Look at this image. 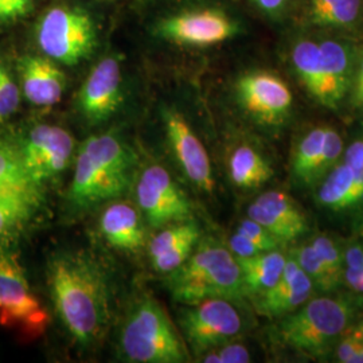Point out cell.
Segmentation results:
<instances>
[{
    "mask_svg": "<svg viewBox=\"0 0 363 363\" xmlns=\"http://www.w3.org/2000/svg\"><path fill=\"white\" fill-rule=\"evenodd\" d=\"M49 288L54 308L79 346L91 347L109 325V289L104 273L81 253H61L50 261Z\"/></svg>",
    "mask_w": 363,
    "mask_h": 363,
    "instance_id": "cell-1",
    "label": "cell"
},
{
    "mask_svg": "<svg viewBox=\"0 0 363 363\" xmlns=\"http://www.w3.org/2000/svg\"><path fill=\"white\" fill-rule=\"evenodd\" d=\"M136 155L113 133L88 138L78 151L69 201L88 210L124 194L135 175Z\"/></svg>",
    "mask_w": 363,
    "mask_h": 363,
    "instance_id": "cell-2",
    "label": "cell"
},
{
    "mask_svg": "<svg viewBox=\"0 0 363 363\" xmlns=\"http://www.w3.org/2000/svg\"><path fill=\"white\" fill-rule=\"evenodd\" d=\"M174 300L193 306L208 298L232 301L247 296L238 261L229 247L206 242L193 250L179 268L169 273Z\"/></svg>",
    "mask_w": 363,
    "mask_h": 363,
    "instance_id": "cell-3",
    "label": "cell"
},
{
    "mask_svg": "<svg viewBox=\"0 0 363 363\" xmlns=\"http://www.w3.org/2000/svg\"><path fill=\"white\" fill-rule=\"evenodd\" d=\"M357 313L355 300L319 296L283 316L277 325L279 342L301 355L323 359L337 346Z\"/></svg>",
    "mask_w": 363,
    "mask_h": 363,
    "instance_id": "cell-4",
    "label": "cell"
},
{
    "mask_svg": "<svg viewBox=\"0 0 363 363\" xmlns=\"http://www.w3.org/2000/svg\"><path fill=\"white\" fill-rule=\"evenodd\" d=\"M120 350L136 363H181L189 358L184 343L167 312L152 298H144L123 327Z\"/></svg>",
    "mask_w": 363,
    "mask_h": 363,
    "instance_id": "cell-5",
    "label": "cell"
},
{
    "mask_svg": "<svg viewBox=\"0 0 363 363\" xmlns=\"http://www.w3.org/2000/svg\"><path fill=\"white\" fill-rule=\"evenodd\" d=\"M37 38L46 57L67 66L86 60L97 46L93 19L88 13L69 7H54L45 13L39 22Z\"/></svg>",
    "mask_w": 363,
    "mask_h": 363,
    "instance_id": "cell-6",
    "label": "cell"
},
{
    "mask_svg": "<svg viewBox=\"0 0 363 363\" xmlns=\"http://www.w3.org/2000/svg\"><path fill=\"white\" fill-rule=\"evenodd\" d=\"M50 322L19 262L0 247V325L26 337L42 335Z\"/></svg>",
    "mask_w": 363,
    "mask_h": 363,
    "instance_id": "cell-7",
    "label": "cell"
},
{
    "mask_svg": "<svg viewBox=\"0 0 363 363\" xmlns=\"http://www.w3.org/2000/svg\"><path fill=\"white\" fill-rule=\"evenodd\" d=\"M182 328L195 354L202 355L237 339L244 323L232 300L208 298L183 311Z\"/></svg>",
    "mask_w": 363,
    "mask_h": 363,
    "instance_id": "cell-8",
    "label": "cell"
},
{
    "mask_svg": "<svg viewBox=\"0 0 363 363\" xmlns=\"http://www.w3.org/2000/svg\"><path fill=\"white\" fill-rule=\"evenodd\" d=\"M136 201L140 213L154 228L191 220L193 216L187 195L159 164L142 171L136 184Z\"/></svg>",
    "mask_w": 363,
    "mask_h": 363,
    "instance_id": "cell-9",
    "label": "cell"
},
{
    "mask_svg": "<svg viewBox=\"0 0 363 363\" xmlns=\"http://www.w3.org/2000/svg\"><path fill=\"white\" fill-rule=\"evenodd\" d=\"M19 147L28 175L39 186L64 172L74 155L73 136L50 124L35 125Z\"/></svg>",
    "mask_w": 363,
    "mask_h": 363,
    "instance_id": "cell-10",
    "label": "cell"
},
{
    "mask_svg": "<svg viewBox=\"0 0 363 363\" xmlns=\"http://www.w3.org/2000/svg\"><path fill=\"white\" fill-rule=\"evenodd\" d=\"M237 94L247 113L268 125H277L286 120L294 100L286 82L265 72L249 73L240 78Z\"/></svg>",
    "mask_w": 363,
    "mask_h": 363,
    "instance_id": "cell-11",
    "label": "cell"
},
{
    "mask_svg": "<svg viewBox=\"0 0 363 363\" xmlns=\"http://www.w3.org/2000/svg\"><path fill=\"white\" fill-rule=\"evenodd\" d=\"M163 118L169 148L183 174L195 187L210 193L214 178L206 148L179 112L166 111Z\"/></svg>",
    "mask_w": 363,
    "mask_h": 363,
    "instance_id": "cell-12",
    "label": "cell"
},
{
    "mask_svg": "<svg viewBox=\"0 0 363 363\" xmlns=\"http://www.w3.org/2000/svg\"><path fill=\"white\" fill-rule=\"evenodd\" d=\"M121 84V69L115 58H104L93 67L78 96L79 109L89 123H103L116 113L123 103Z\"/></svg>",
    "mask_w": 363,
    "mask_h": 363,
    "instance_id": "cell-13",
    "label": "cell"
},
{
    "mask_svg": "<svg viewBox=\"0 0 363 363\" xmlns=\"http://www.w3.org/2000/svg\"><path fill=\"white\" fill-rule=\"evenodd\" d=\"M234 33L233 22L216 10L179 13L163 21L159 26L160 35L189 46L217 45L230 38Z\"/></svg>",
    "mask_w": 363,
    "mask_h": 363,
    "instance_id": "cell-14",
    "label": "cell"
},
{
    "mask_svg": "<svg viewBox=\"0 0 363 363\" xmlns=\"http://www.w3.org/2000/svg\"><path fill=\"white\" fill-rule=\"evenodd\" d=\"M247 217L259 222L281 242L298 240L308 230V220L296 201L284 191L271 190L250 203Z\"/></svg>",
    "mask_w": 363,
    "mask_h": 363,
    "instance_id": "cell-15",
    "label": "cell"
},
{
    "mask_svg": "<svg viewBox=\"0 0 363 363\" xmlns=\"http://www.w3.org/2000/svg\"><path fill=\"white\" fill-rule=\"evenodd\" d=\"M315 289L311 279L291 255L286 257L284 269L277 283L256 298V307L264 316L283 318L308 301Z\"/></svg>",
    "mask_w": 363,
    "mask_h": 363,
    "instance_id": "cell-16",
    "label": "cell"
},
{
    "mask_svg": "<svg viewBox=\"0 0 363 363\" xmlns=\"http://www.w3.org/2000/svg\"><path fill=\"white\" fill-rule=\"evenodd\" d=\"M201 237L198 225L193 220L169 223V226L152 237L148 253L156 272L175 271L193 253Z\"/></svg>",
    "mask_w": 363,
    "mask_h": 363,
    "instance_id": "cell-17",
    "label": "cell"
},
{
    "mask_svg": "<svg viewBox=\"0 0 363 363\" xmlns=\"http://www.w3.org/2000/svg\"><path fill=\"white\" fill-rule=\"evenodd\" d=\"M22 91L31 104L50 106L61 101L65 91V76L48 57L28 55L21 64Z\"/></svg>",
    "mask_w": 363,
    "mask_h": 363,
    "instance_id": "cell-18",
    "label": "cell"
},
{
    "mask_svg": "<svg viewBox=\"0 0 363 363\" xmlns=\"http://www.w3.org/2000/svg\"><path fill=\"white\" fill-rule=\"evenodd\" d=\"M316 201L331 211H346L363 203V167L339 162L319 182Z\"/></svg>",
    "mask_w": 363,
    "mask_h": 363,
    "instance_id": "cell-19",
    "label": "cell"
},
{
    "mask_svg": "<svg viewBox=\"0 0 363 363\" xmlns=\"http://www.w3.org/2000/svg\"><path fill=\"white\" fill-rule=\"evenodd\" d=\"M100 230L111 247L138 252L145 244L140 211L128 202H112L100 217Z\"/></svg>",
    "mask_w": 363,
    "mask_h": 363,
    "instance_id": "cell-20",
    "label": "cell"
},
{
    "mask_svg": "<svg viewBox=\"0 0 363 363\" xmlns=\"http://www.w3.org/2000/svg\"><path fill=\"white\" fill-rule=\"evenodd\" d=\"M0 193L42 202V186L28 175L19 143L0 138Z\"/></svg>",
    "mask_w": 363,
    "mask_h": 363,
    "instance_id": "cell-21",
    "label": "cell"
},
{
    "mask_svg": "<svg viewBox=\"0 0 363 363\" xmlns=\"http://www.w3.org/2000/svg\"><path fill=\"white\" fill-rule=\"evenodd\" d=\"M319 50L325 74V106L337 109L350 86L349 52L335 40H325L319 45Z\"/></svg>",
    "mask_w": 363,
    "mask_h": 363,
    "instance_id": "cell-22",
    "label": "cell"
},
{
    "mask_svg": "<svg viewBox=\"0 0 363 363\" xmlns=\"http://www.w3.org/2000/svg\"><path fill=\"white\" fill-rule=\"evenodd\" d=\"M237 261L247 296L259 298L277 283L284 269L286 257L279 249H274L252 257L237 259Z\"/></svg>",
    "mask_w": 363,
    "mask_h": 363,
    "instance_id": "cell-23",
    "label": "cell"
},
{
    "mask_svg": "<svg viewBox=\"0 0 363 363\" xmlns=\"http://www.w3.org/2000/svg\"><path fill=\"white\" fill-rule=\"evenodd\" d=\"M228 169L234 186L245 190L257 189L272 178L268 160L250 145H240L229 156Z\"/></svg>",
    "mask_w": 363,
    "mask_h": 363,
    "instance_id": "cell-24",
    "label": "cell"
},
{
    "mask_svg": "<svg viewBox=\"0 0 363 363\" xmlns=\"http://www.w3.org/2000/svg\"><path fill=\"white\" fill-rule=\"evenodd\" d=\"M292 61L306 89L316 101L325 106L327 94L319 45L312 40L298 42L292 52Z\"/></svg>",
    "mask_w": 363,
    "mask_h": 363,
    "instance_id": "cell-25",
    "label": "cell"
},
{
    "mask_svg": "<svg viewBox=\"0 0 363 363\" xmlns=\"http://www.w3.org/2000/svg\"><path fill=\"white\" fill-rule=\"evenodd\" d=\"M325 128L318 127L307 132L294 151L292 172L301 184L315 186L319 183L318 171L325 140Z\"/></svg>",
    "mask_w": 363,
    "mask_h": 363,
    "instance_id": "cell-26",
    "label": "cell"
},
{
    "mask_svg": "<svg viewBox=\"0 0 363 363\" xmlns=\"http://www.w3.org/2000/svg\"><path fill=\"white\" fill-rule=\"evenodd\" d=\"M42 202L0 193V238L23 229L37 214Z\"/></svg>",
    "mask_w": 363,
    "mask_h": 363,
    "instance_id": "cell-27",
    "label": "cell"
},
{
    "mask_svg": "<svg viewBox=\"0 0 363 363\" xmlns=\"http://www.w3.org/2000/svg\"><path fill=\"white\" fill-rule=\"evenodd\" d=\"M291 255L296 259L298 267L311 279L316 289L322 292H331L337 289L335 281L333 280L330 273L327 272L322 259L318 256V253L315 252L310 242L295 247Z\"/></svg>",
    "mask_w": 363,
    "mask_h": 363,
    "instance_id": "cell-28",
    "label": "cell"
},
{
    "mask_svg": "<svg viewBox=\"0 0 363 363\" xmlns=\"http://www.w3.org/2000/svg\"><path fill=\"white\" fill-rule=\"evenodd\" d=\"M310 244L322 259L327 272L330 273L335 284L340 286L345 272V252L337 245V241L327 234H316Z\"/></svg>",
    "mask_w": 363,
    "mask_h": 363,
    "instance_id": "cell-29",
    "label": "cell"
},
{
    "mask_svg": "<svg viewBox=\"0 0 363 363\" xmlns=\"http://www.w3.org/2000/svg\"><path fill=\"white\" fill-rule=\"evenodd\" d=\"M361 0H337L312 21L319 26H346L355 21Z\"/></svg>",
    "mask_w": 363,
    "mask_h": 363,
    "instance_id": "cell-30",
    "label": "cell"
},
{
    "mask_svg": "<svg viewBox=\"0 0 363 363\" xmlns=\"http://www.w3.org/2000/svg\"><path fill=\"white\" fill-rule=\"evenodd\" d=\"M343 152H345V145L339 132L331 127H325V140H323L322 156H320L319 171H318L319 182L325 178L330 169L339 163Z\"/></svg>",
    "mask_w": 363,
    "mask_h": 363,
    "instance_id": "cell-31",
    "label": "cell"
},
{
    "mask_svg": "<svg viewBox=\"0 0 363 363\" xmlns=\"http://www.w3.org/2000/svg\"><path fill=\"white\" fill-rule=\"evenodd\" d=\"M21 103V91L11 73L0 61V118L11 116Z\"/></svg>",
    "mask_w": 363,
    "mask_h": 363,
    "instance_id": "cell-32",
    "label": "cell"
},
{
    "mask_svg": "<svg viewBox=\"0 0 363 363\" xmlns=\"http://www.w3.org/2000/svg\"><path fill=\"white\" fill-rule=\"evenodd\" d=\"M202 361L206 363H247L250 362V354L241 343L230 340L216 349L202 354Z\"/></svg>",
    "mask_w": 363,
    "mask_h": 363,
    "instance_id": "cell-33",
    "label": "cell"
},
{
    "mask_svg": "<svg viewBox=\"0 0 363 363\" xmlns=\"http://www.w3.org/2000/svg\"><path fill=\"white\" fill-rule=\"evenodd\" d=\"M237 232L247 235L252 241H255L257 245L262 247L265 252L279 249L283 244L279 238H276L269 230H267L259 222L250 220L249 217L241 220L235 229Z\"/></svg>",
    "mask_w": 363,
    "mask_h": 363,
    "instance_id": "cell-34",
    "label": "cell"
},
{
    "mask_svg": "<svg viewBox=\"0 0 363 363\" xmlns=\"http://www.w3.org/2000/svg\"><path fill=\"white\" fill-rule=\"evenodd\" d=\"M33 0H0V21H15L30 13Z\"/></svg>",
    "mask_w": 363,
    "mask_h": 363,
    "instance_id": "cell-35",
    "label": "cell"
},
{
    "mask_svg": "<svg viewBox=\"0 0 363 363\" xmlns=\"http://www.w3.org/2000/svg\"><path fill=\"white\" fill-rule=\"evenodd\" d=\"M363 269V245L351 244L345 250V271Z\"/></svg>",
    "mask_w": 363,
    "mask_h": 363,
    "instance_id": "cell-36",
    "label": "cell"
},
{
    "mask_svg": "<svg viewBox=\"0 0 363 363\" xmlns=\"http://www.w3.org/2000/svg\"><path fill=\"white\" fill-rule=\"evenodd\" d=\"M343 280L346 281L351 291L357 294H363V269L359 271H345Z\"/></svg>",
    "mask_w": 363,
    "mask_h": 363,
    "instance_id": "cell-37",
    "label": "cell"
},
{
    "mask_svg": "<svg viewBox=\"0 0 363 363\" xmlns=\"http://www.w3.org/2000/svg\"><path fill=\"white\" fill-rule=\"evenodd\" d=\"M355 101L363 106V62L359 66L355 82Z\"/></svg>",
    "mask_w": 363,
    "mask_h": 363,
    "instance_id": "cell-38",
    "label": "cell"
},
{
    "mask_svg": "<svg viewBox=\"0 0 363 363\" xmlns=\"http://www.w3.org/2000/svg\"><path fill=\"white\" fill-rule=\"evenodd\" d=\"M334 1H337V0H312L311 18L325 11V9H328Z\"/></svg>",
    "mask_w": 363,
    "mask_h": 363,
    "instance_id": "cell-39",
    "label": "cell"
},
{
    "mask_svg": "<svg viewBox=\"0 0 363 363\" xmlns=\"http://www.w3.org/2000/svg\"><path fill=\"white\" fill-rule=\"evenodd\" d=\"M253 1H256L261 9L269 10V11L277 10L284 3V0H253Z\"/></svg>",
    "mask_w": 363,
    "mask_h": 363,
    "instance_id": "cell-40",
    "label": "cell"
}]
</instances>
